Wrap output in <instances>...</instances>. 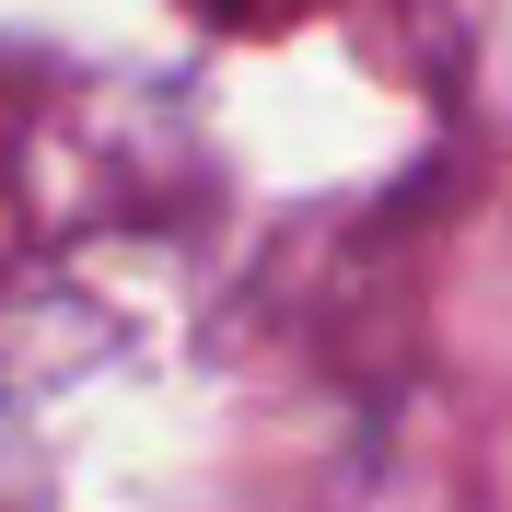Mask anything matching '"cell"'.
I'll use <instances>...</instances> for the list:
<instances>
[{
	"label": "cell",
	"instance_id": "obj_1",
	"mask_svg": "<svg viewBox=\"0 0 512 512\" xmlns=\"http://www.w3.org/2000/svg\"><path fill=\"white\" fill-rule=\"evenodd\" d=\"M0 512H35V454H24L12 419H0Z\"/></svg>",
	"mask_w": 512,
	"mask_h": 512
},
{
	"label": "cell",
	"instance_id": "obj_2",
	"mask_svg": "<svg viewBox=\"0 0 512 512\" xmlns=\"http://www.w3.org/2000/svg\"><path fill=\"white\" fill-rule=\"evenodd\" d=\"M198 12H268V0H198Z\"/></svg>",
	"mask_w": 512,
	"mask_h": 512
}]
</instances>
